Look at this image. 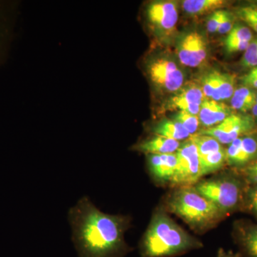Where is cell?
Returning <instances> with one entry per match:
<instances>
[{
    "mask_svg": "<svg viewBox=\"0 0 257 257\" xmlns=\"http://www.w3.org/2000/svg\"><path fill=\"white\" fill-rule=\"evenodd\" d=\"M67 216L82 257H122L130 251L124 236L130 216L103 212L87 196L69 209Z\"/></svg>",
    "mask_w": 257,
    "mask_h": 257,
    "instance_id": "6da1fadb",
    "label": "cell"
},
{
    "mask_svg": "<svg viewBox=\"0 0 257 257\" xmlns=\"http://www.w3.org/2000/svg\"><path fill=\"white\" fill-rule=\"evenodd\" d=\"M202 246L200 241L160 210L152 216L140 243L143 257H176Z\"/></svg>",
    "mask_w": 257,
    "mask_h": 257,
    "instance_id": "7a4b0ae2",
    "label": "cell"
},
{
    "mask_svg": "<svg viewBox=\"0 0 257 257\" xmlns=\"http://www.w3.org/2000/svg\"><path fill=\"white\" fill-rule=\"evenodd\" d=\"M167 206L169 211L198 231L212 227L225 215L193 187L177 188L167 199Z\"/></svg>",
    "mask_w": 257,
    "mask_h": 257,
    "instance_id": "3957f363",
    "label": "cell"
},
{
    "mask_svg": "<svg viewBox=\"0 0 257 257\" xmlns=\"http://www.w3.org/2000/svg\"><path fill=\"white\" fill-rule=\"evenodd\" d=\"M193 187L214 203L225 215L239 207L246 192L242 180L234 175L199 180Z\"/></svg>",
    "mask_w": 257,
    "mask_h": 257,
    "instance_id": "277c9868",
    "label": "cell"
},
{
    "mask_svg": "<svg viewBox=\"0 0 257 257\" xmlns=\"http://www.w3.org/2000/svg\"><path fill=\"white\" fill-rule=\"evenodd\" d=\"M177 167L171 184L177 188L193 187L202 178L197 149L189 138L177 152Z\"/></svg>",
    "mask_w": 257,
    "mask_h": 257,
    "instance_id": "5b68a950",
    "label": "cell"
},
{
    "mask_svg": "<svg viewBox=\"0 0 257 257\" xmlns=\"http://www.w3.org/2000/svg\"><path fill=\"white\" fill-rule=\"evenodd\" d=\"M20 5L17 1L0 0V69L8 60L15 40Z\"/></svg>",
    "mask_w": 257,
    "mask_h": 257,
    "instance_id": "8992f818",
    "label": "cell"
},
{
    "mask_svg": "<svg viewBox=\"0 0 257 257\" xmlns=\"http://www.w3.org/2000/svg\"><path fill=\"white\" fill-rule=\"evenodd\" d=\"M253 126L254 121L251 116L231 114L220 124L204 128L199 133L212 137L221 145H229L241 135L250 133Z\"/></svg>",
    "mask_w": 257,
    "mask_h": 257,
    "instance_id": "52a82bcc",
    "label": "cell"
},
{
    "mask_svg": "<svg viewBox=\"0 0 257 257\" xmlns=\"http://www.w3.org/2000/svg\"><path fill=\"white\" fill-rule=\"evenodd\" d=\"M145 18L148 28L164 33H171L178 22L177 5L172 1L152 2L145 10Z\"/></svg>",
    "mask_w": 257,
    "mask_h": 257,
    "instance_id": "ba28073f",
    "label": "cell"
},
{
    "mask_svg": "<svg viewBox=\"0 0 257 257\" xmlns=\"http://www.w3.org/2000/svg\"><path fill=\"white\" fill-rule=\"evenodd\" d=\"M147 72L151 82L166 91L177 92L184 83V74L175 62L157 59L147 64Z\"/></svg>",
    "mask_w": 257,
    "mask_h": 257,
    "instance_id": "9c48e42d",
    "label": "cell"
},
{
    "mask_svg": "<svg viewBox=\"0 0 257 257\" xmlns=\"http://www.w3.org/2000/svg\"><path fill=\"white\" fill-rule=\"evenodd\" d=\"M178 56L181 63L189 67H197L202 64L207 56V47L204 38L197 32L187 34L178 47Z\"/></svg>",
    "mask_w": 257,
    "mask_h": 257,
    "instance_id": "30bf717a",
    "label": "cell"
},
{
    "mask_svg": "<svg viewBox=\"0 0 257 257\" xmlns=\"http://www.w3.org/2000/svg\"><path fill=\"white\" fill-rule=\"evenodd\" d=\"M226 164L235 167H246L257 159V140L246 136L235 140L226 150Z\"/></svg>",
    "mask_w": 257,
    "mask_h": 257,
    "instance_id": "8fae6325",
    "label": "cell"
},
{
    "mask_svg": "<svg viewBox=\"0 0 257 257\" xmlns=\"http://www.w3.org/2000/svg\"><path fill=\"white\" fill-rule=\"evenodd\" d=\"M204 99L202 87L196 84H189L177 91V94L169 101L168 106L170 109H178L197 115Z\"/></svg>",
    "mask_w": 257,
    "mask_h": 257,
    "instance_id": "7c38bea8",
    "label": "cell"
},
{
    "mask_svg": "<svg viewBox=\"0 0 257 257\" xmlns=\"http://www.w3.org/2000/svg\"><path fill=\"white\" fill-rule=\"evenodd\" d=\"M147 167L150 175L159 182H171L177 167V154L147 155Z\"/></svg>",
    "mask_w": 257,
    "mask_h": 257,
    "instance_id": "4fadbf2b",
    "label": "cell"
},
{
    "mask_svg": "<svg viewBox=\"0 0 257 257\" xmlns=\"http://www.w3.org/2000/svg\"><path fill=\"white\" fill-rule=\"evenodd\" d=\"M231 114L226 104L213 99H204L198 117L202 126L207 128L220 124Z\"/></svg>",
    "mask_w": 257,
    "mask_h": 257,
    "instance_id": "5bb4252c",
    "label": "cell"
},
{
    "mask_svg": "<svg viewBox=\"0 0 257 257\" xmlns=\"http://www.w3.org/2000/svg\"><path fill=\"white\" fill-rule=\"evenodd\" d=\"M181 144L177 140L155 136L139 142L134 145L133 150L146 155H168L176 153Z\"/></svg>",
    "mask_w": 257,
    "mask_h": 257,
    "instance_id": "9a60e30c",
    "label": "cell"
},
{
    "mask_svg": "<svg viewBox=\"0 0 257 257\" xmlns=\"http://www.w3.org/2000/svg\"><path fill=\"white\" fill-rule=\"evenodd\" d=\"M155 135L181 141L190 138V134L175 119H165L152 128Z\"/></svg>",
    "mask_w": 257,
    "mask_h": 257,
    "instance_id": "2e32d148",
    "label": "cell"
},
{
    "mask_svg": "<svg viewBox=\"0 0 257 257\" xmlns=\"http://www.w3.org/2000/svg\"><path fill=\"white\" fill-rule=\"evenodd\" d=\"M238 241L241 255L246 257H257V224L246 225L241 227Z\"/></svg>",
    "mask_w": 257,
    "mask_h": 257,
    "instance_id": "e0dca14e",
    "label": "cell"
},
{
    "mask_svg": "<svg viewBox=\"0 0 257 257\" xmlns=\"http://www.w3.org/2000/svg\"><path fill=\"white\" fill-rule=\"evenodd\" d=\"M227 2L224 0H186L182 3L184 11L189 15H202L224 8Z\"/></svg>",
    "mask_w": 257,
    "mask_h": 257,
    "instance_id": "ac0fdd59",
    "label": "cell"
},
{
    "mask_svg": "<svg viewBox=\"0 0 257 257\" xmlns=\"http://www.w3.org/2000/svg\"><path fill=\"white\" fill-rule=\"evenodd\" d=\"M256 95L247 87H239L234 90L231 98V105L236 110L246 112L256 104Z\"/></svg>",
    "mask_w": 257,
    "mask_h": 257,
    "instance_id": "d6986e66",
    "label": "cell"
},
{
    "mask_svg": "<svg viewBox=\"0 0 257 257\" xmlns=\"http://www.w3.org/2000/svg\"><path fill=\"white\" fill-rule=\"evenodd\" d=\"M199 161L202 177L214 173L216 171L221 170L226 163V150L224 148L220 151L199 157Z\"/></svg>",
    "mask_w": 257,
    "mask_h": 257,
    "instance_id": "ffe728a7",
    "label": "cell"
},
{
    "mask_svg": "<svg viewBox=\"0 0 257 257\" xmlns=\"http://www.w3.org/2000/svg\"><path fill=\"white\" fill-rule=\"evenodd\" d=\"M194 143L197 149L199 157L206 156L214 152L220 151L224 149L220 143L212 137L209 135L196 133L189 138Z\"/></svg>",
    "mask_w": 257,
    "mask_h": 257,
    "instance_id": "44dd1931",
    "label": "cell"
},
{
    "mask_svg": "<svg viewBox=\"0 0 257 257\" xmlns=\"http://www.w3.org/2000/svg\"><path fill=\"white\" fill-rule=\"evenodd\" d=\"M218 92L221 101L231 98L234 92L235 76L217 72Z\"/></svg>",
    "mask_w": 257,
    "mask_h": 257,
    "instance_id": "7402d4cb",
    "label": "cell"
},
{
    "mask_svg": "<svg viewBox=\"0 0 257 257\" xmlns=\"http://www.w3.org/2000/svg\"><path fill=\"white\" fill-rule=\"evenodd\" d=\"M175 119L179 121L190 135L197 133L199 126V119L197 115L189 114L186 111H179L175 115Z\"/></svg>",
    "mask_w": 257,
    "mask_h": 257,
    "instance_id": "603a6c76",
    "label": "cell"
},
{
    "mask_svg": "<svg viewBox=\"0 0 257 257\" xmlns=\"http://www.w3.org/2000/svg\"><path fill=\"white\" fill-rule=\"evenodd\" d=\"M252 41V33L247 27L236 25L228 33L226 41Z\"/></svg>",
    "mask_w": 257,
    "mask_h": 257,
    "instance_id": "cb8c5ba5",
    "label": "cell"
},
{
    "mask_svg": "<svg viewBox=\"0 0 257 257\" xmlns=\"http://www.w3.org/2000/svg\"><path fill=\"white\" fill-rule=\"evenodd\" d=\"M237 14L257 33V8L251 6L243 7L238 10Z\"/></svg>",
    "mask_w": 257,
    "mask_h": 257,
    "instance_id": "d4e9b609",
    "label": "cell"
},
{
    "mask_svg": "<svg viewBox=\"0 0 257 257\" xmlns=\"http://www.w3.org/2000/svg\"><path fill=\"white\" fill-rule=\"evenodd\" d=\"M241 64L246 67H257V40L250 42L243 54Z\"/></svg>",
    "mask_w": 257,
    "mask_h": 257,
    "instance_id": "484cf974",
    "label": "cell"
},
{
    "mask_svg": "<svg viewBox=\"0 0 257 257\" xmlns=\"http://www.w3.org/2000/svg\"><path fill=\"white\" fill-rule=\"evenodd\" d=\"M216 73L217 72H210L204 77L202 80V90L204 96L207 98L212 97L213 93L215 89L216 83Z\"/></svg>",
    "mask_w": 257,
    "mask_h": 257,
    "instance_id": "4316f807",
    "label": "cell"
},
{
    "mask_svg": "<svg viewBox=\"0 0 257 257\" xmlns=\"http://www.w3.org/2000/svg\"><path fill=\"white\" fill-rule=\"evenodd\" d=\"M224 10H216L209 17L207 22V30L211 33L217 32Z\"/></svg>",
    "mask_w": 257,
    "mask_h": 257,
    "instance_id": "83f0119b",
    "label": "cell"
},
{
    "mask_svg": "<svg viewBox=\"0 0 257 257\" xmlns=\"http://www.w3.org/2000/svg\"><path fill=\"white\" fill-rule=\"evenodd\" d=\"M246 202L248 209L257 217V185L246 192Z\"/></svg>",
    "mask_w": 257,
    "mask_h": 257,
    "instance_id": "f1b7e54d",
    "label": "cell"
},
{
    "mask_svg": "<svg viewBox=\"0 0 257 257\" xmlns=\"http://www.w3.org/2000/svg\"><path fill=\"white\" fill-rule=\"evenodd\" d=\"M233 28V22L231 15L228 12L224 11L220 24L218 28L217 32L219 34L229 33Z\"/></svg>",
    "mask_w": 257,
    "mask_h": 257,
    "instance_id": "f546056e",
    "label": "cell"
},
{
    "mask_svg": "<svg viewBox=\"0 0 257 257\" xmlns=\"http://www.w3.org/2000/svg\"><path fill=\"white\" fill-rule=\"evenodd\" d=\"M249 43V42L245 41L225 42V46L229 53H234V52H241V51L245 52Z\"/></svg>",
    "mask_w": 257,
    "mask_h": 257,
    "instance_id": "4dcf8cb0",
    "label": "cell"
},
{
    "mask_svg": "<svg viewBox=\"0 0 257 257\" xmlns=\"http://www.w3.org/2000/svg\"><path fill=\"white\" fill-rule=\"evenodd\" d=\"M244 175L248 182L257 185V159L245 167Z\"/></svg>",
    "mask_w": 257,
    "mask_h": 257,
    "instance_id": "1f68e13d",
    "label": "cell"
},
{
    "mask_svg": "<svg viewBox=\"0 0 257 257\" xmlns=\"http://www.w3.org/2000/svg\"><path fill=\"white\" fill-rule=\"evenodd\" d=\"M243 82L245 85L248 86V87L257 89V75L249 72L243 77Z\"/></svg>",
    "mask_w": 257,
    "mask_h": 257,
    "instance_id": "d6a6232c",
    "label": "cell"
},
{
    "mask_svg": "<svg viewBox=\"0 0 257 257\" xmlns=\"http://www.w3.org/2000/svg\"><path fill=\"white\" fill-rule=\"evenodd\" d=\"M241 253H234L232 251H225L224 248H219L218 250L217 256L216 257H241Z\"/></svg>",
    "mask_w": 257,
    "mask_h": 257,
    "instance_id": "836d02e7",
    "label": "cell"
},
{
    "mask_svg": "<svg viewBox=\"0 0 257 257\" xmlns=\"http://www.w3.org/2000/svg\"><path fill=\"white\" fill-rule=\"evenodd\" d=\"M251 110H252L253 116L257 118V104H254V106H253L252 109H251Z\"/></svg>",
    "mask_w": 257,
    "mask_h": 257,
    "instance_id": "e575fe53",
    "label": "cell"
},
{
    "mask_svg": "<svg viewBox=\"0 0 257 257\" xmlns=\"http://www.w3.org/2000/svg\"><path fill=\"white\" fill-rule=\"evenodd\" d=\"M250 73L255 74V75H257V67H254V68H253L251 69V71H250Z\"/></svg>",
    "mask_w": 257,
    "mask_h": 257,
    "instance_id": "d590c367",
    "label": "cell"
},
{
    "mask_svg": "<svg viewBox=\"0 0 257 257\" xmlns=\"http://www.w3.org/2000/svg\"><path fill=\"white\" fill-rule=\"evenodd\" d=\"M256 104H257V96H256Z\"/></svg>",
    "mask_w": 257,
    "mask_h": 257,
    "instance_id": "8d00e7d4",
    "label": "cell"
}]
</instances>
